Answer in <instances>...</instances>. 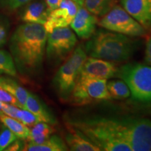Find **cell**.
<instances>
[{
    "instance_id": "obj_1",
    "label": "cell",
    "mask_w": 151,
    "mask_h": 151,
    "mask_svg": "<svg viewBox=\"0 0 151 151\" xmlns=\"http://www.w3.org/2000/svg\"><path fill=\"white\" fill-rule=\"evenodd\" d=\"M65 122L67 128L81 132L100 150H151L150 119L67 115Z\"/></svg>"
},
{
    "instance_id": "obj_2",
    "label": "cell",
    "mask_w": 151,
    "mask_h": 151,
    "mask_svg": "<svg viewBox=\"0 0 151 151\" xmlns=\"http://www.w3.org/2000/svg\"><path fill=\"white\" fill-rule=\"evenodd\" d=\"M48 32L43 24L25 22L13 33L9 48L16 69L26 76H35L42 70Z\"/></svg>"
},
{
    "instance_id": "obj_3",
    "label": "cell",
    "mask_w": 151,
    "mask_h": 151,
    "mask_svg": "<svg viewBox=\"0 0 151 151\" xmlns=\"http://www.w3.org/2000/svg\"><path fill=\"white\" fill-rule=\"evenodd\" d=\"M88 55L113 62L128 61L139 48V41L107 29H99L84 46Z\"/></svg>"
},
{
    "instance_id": "obj_4",
    "label": "cell",
    "mask_w": 151,
    "mask_h": 151,
    "mask_svg": "<svg viewBox=\"0 0 151 151\" xmlns=\"http://www.w3.org/2000/svg\"><path fill=\"white\" fill-rule=\"evenodd\" d=\"M88 58L82 44L73 50L52 79V86L62 102L69 101L83 65Z\"/></svg>"
},
{
    "instance_id": "obj_5",
    "label": "cell",
    "mask_w": 151,
    "mask_h": 151,
    "mask_svg": "<svg viewBox=\"0 0 151 151\" xmlns=\"http://www.w3.org/2000/svg\"><path fill=\"white\" fill-rule=\"evenodd\" d=\"M129 87L132 99L151 102V66L131 62L119 67L117 76Z\"/></svg>"
},
{
    "instance_id": "obj_6",
    "label": "cell",
    "mask_w": 151,
    "mask_h": 151,
    "mask_svg": "<svg viewBox=\"0 0 151 151\" xmlns=\"http://www.w3.org/2000/svg\"><path fill=\"white\" fill-rule=\"evenodd\" d=\"M111 99L107 80L79 75L69 101L75 106H85Z\"/></svg>"
},
{
    "instance_id": "obj_7",
    "label": "cell",
    "mask_w": 151,
    "mask_h": 151,
    "mask_svg": "<svg viewBox=\"0 0 151 151\" xmlns=\"http://www.w3.org/2000/svg\"><path fill=\"white\" fill-rule=\"evenodd\" d=\"M103 29L127 37H137L146 35L147 30L132 17L121 5L116 4L98 22Z\"/></svg>"
},
{
    "instance_id": "obj_8",
    "label": "cell",
    "mask_w": 151,
    "mask_h": 151,
    "mask_svg": "<svg viewBox=\"0 0 151 151\" xmlns=\"http://www.w3.org/2000/svg\"><path fill=\"white\" fill-rule=\"evenodd\" d=\"M78 42L72 29L59 27L48 33L46 46L47 59L52 65H59L71 55Z\"/></svg>"
},
{
    "instance_id": "obj_9",
    "label": "cell",
    "mask_w": 151,
    "mask_h": 151,
    "mask_svg": "<svg viewBox=\"0 0 151 151\" xmlns=\"http://www.w3.org/2000/svg\"><path fill=\"white\" fill-rule=\"evenodd\" d=\"M79 6L73 0H63L58 8L50 11L43 24L47 32H51L56 28L70 25Z\"/></svg>"
},
{
    "instance_id": "obj_10",
    "label": "cell",
    "mask_w": 151,
    "mask_h": 151,
    "mask_svg": "<svg viewBox=\"0 0 151 151\" xmlns=\"http://www.w3.org/2000/svg\"><path fill=\"white\" fill-rule=\"evenodd\" d=\"M118 69L113 62L89 57L83 65L79 75L108 80L117 76Z\"/></svg>"
},
{
    "instance_id": "obj_11",
    "label": "cell",
    "mask_w": 151,
    "mask_h": 151,
    "mask_svg": "<svg viewBox=\"0 0 151 151\" xmlns=\"http://www.w3.org/2000/svg\"><path fill=\"white\" fill-rule=\"evenodd\" d=\"M97 23V16L90 13L83 6H79L70 26L76 35L80 39L88 40L95 32Z\"/></svg>"
},
{
    "instance_id": "obj_12",
    "label": "cell",
    "mask_w": 151,
    "mask_h": 151,
    "mask_svg": "<svg viewBox=\"0 0 151 151\" xmlns=\"http://www.w3.org/2000/svg\"><path fill=\"white\" fill-rule=\"evenodd\" d=\"M120 5L146 30L151 28V0H120Z\"/></svg>"
},
{
    "instance_id": "obj_13",
    "label": "cell",
    "mask_w": 151,
    "mask_h": 151,
    "mask_svg": "<svg viewBox=\"0 0 151 151\" xmlns=\"http://www.w3.org/2000/svg\"><path fill=\"white\" fill-rule=\"evenodd\" d=\"M50 11L43 0L32 1L26 4L21 14V19L24 22L44 24Z\"/></svg>"
},
{
    "instance_id": "obj_14",
    "label": "cell",
    "mask_w": 151,
    "mask_h": 151,
    "mask_svg": "<svg viewBox=\"0 0 151 151\" xmlns=\"http://www.w3.org/2000/svg\"><path fill=\"white\" fill-rule=\"evenodd\" d=\"M24 109L34 113L40 122H46L51 125L56 124L55 117L47 106L36 94L29 92Z\"/></svg>"
},
{
    "instance_id": "obj_15",
    "label": "cell",
    "mask_w": 151,
    "mask_h": 151,
    "mask_svg": "<svg viewBox=\"0 0 151 151\" xmlns=\"http://www.w3.org/2000/svg\"><path fill=\"white\" fill-rule=\"evenodd\" d=\"M69 132L65 136V141L69 150L100 151V149L78 130L68 128Z\"/></svg>"
},
{
    "instance_id": "obj_16",
    "label": "cell",
    "mask_w": 151,
    "mask_h": 151,
    "mask_svg": "<svg viewBox=\"0 0 151 151\" xmlns=\"http://www.w3.org/2000/svg\"><path fill=\"white\" fill-rule=\"evenodd\" d=\"M22 150L27 151H67L69 150L67 143L62 138L56 135L50 136L40 144L26 143Z\"/></svg>"
},
{
    "instance_id": "obj_17",
    "label": "cell",
    "mask_w": 151,
    "mask_h": 151,
    "mask_svg": "<svg viewBox=\"0 0 151 151\" xmlns=\"http://www.w3.org/2000/svg\"><path fill=\"white\" fill-rule=\"evenodd\" d=\"M0 88L5 90L16 98L20 105V109L24 108L29 92L27 91L17 81L9 77L0 76Z\"/></svg>"
},
{
    "instance_id": "obj_18",
    "label": "cell",
    "mask_w": 151,
    "mask_h": 151,
    "mask_svg": "<svg viewBox=\"0 0 151 151\" xmlns=\"http://www.w3.org/2000/svg\"><path fill=\"white\" fill-rule=\"evenodd\" d=\"M53 132L54 129L51 124L46 122H39L32 126V128L30 129L29 135L28 136L26 141L29 143L40 144L48 139Z\"/></svg>"
},
{
    "instance_id": "obj_19",
    "label": "cell",
    "mask_w": 151,
    "mask_h": 151,
    "mask_svg": "<svg viewBox=\"0 0 151 151\" xmlns=\"http://www.w3.org/2000/svg\"><path fill=\"white\" fill-rule=\"evenodd\" d=\"M118 0H84L83 6L94 16L101 17L117 4Z\"/></svg>"
},
{
    "instance_id": "obj_20",
    "label": "cell",
    "mask_w": 151,
    "mask_h": 151,
    "mask_svg": "<svg viewBox=\"0 0 151 151\" xmlns=\"http://www.w3.org/2000/svg\"><path fill=\"white\" fill-rule=\"evenodd\" d=\"M0 122H2L3 124L14 133L18 139L26 140L29 135L30 129L20 120L3 114L0 116Z\"/></svg>"
},
{
    "instance_id": "obj_21",
    "label": "cell",
    "mask_w": 151,
    "mask_h": 151,
    "mask_svg": "<svg viewBox=\"0 0 151 151\" xmlns=\"http://www.w3.org/2000/svg\"><path fill=\"white\" fill-rule=\"evenodd\" d=\"M107 89L111 99L122 100L131 95L129 87L122 79L109 81L107 83Z\"/></svg>"
},
{
    "instance_id": "obj_22",
    "label": "cell",
    "mask_w": 151,
    "mask_h": 151,
    "mask_svg": "<svg viewBox=\"0 0 151 151\" xmlns=\"http://www.w3.org/2000/svg\"><path fill=\"white\" fill-rule=\"evenodd\" d=\"M17 76V69L14 59L9 52L0 50V75Z\"/></svg>"
},
{
    "instance_id": "obj_23",
    "label": "cell",
    "mask_w": 151,
    "mask_h": 151,
    "mask_svg": "<svg viewBox=\"0 0 151 151\" xmlns=\"http://www.w3.org/2000/svg\"><path fill=\"white\" fill-rule=\"evenodd\" d=\"M17 120H20L24 124L28 127H32L38 122H39V118L34 113L24 109L18 108L16 111Z\"/></svg>"
},
{
    "instance_id": "obj_24",
    "label": "cell",
    "mask_w": 151,
    "mask_h": 151,
    "mask_svg": "<svg viewBox=\"0 0 151 151\" xmlns=\"http://www.w3.org/2000/svg\"><path fill=\"white\" fill-rule=\"evenodd\" d=\"M17 139H18L17 136L4 124L0 131V151L5 150V149Z\"/></svg>"
},
{
    "instance_id": "obj_25",
    "label": "cell",
    "mask_w": 151,
    "mask_h": 151,
    "mask_svg": "<svg viewBox=\"0 0 151 151\" xmlns=\"http://www.w3.org/2000/svg\"><path fill=\"white\" fill-rule=\"evenodd\" d=\"M32 1L33 0H0V7L3 10L12 12Z\"/></svg>"
},
{
    "instance_id": "obj_26",
    "label": "cell",
    "mask_w": 151,
    "mask_h": 151,
    "mask_svg": "<svg viewBox=\"0 0 151 151\" xmlns=\"http://www.w3.org/2000/svg\"><path fill=\"white\" fill-rule=\"evenodd\" d=\"M10 21L4 15L0 14V46L6 42L10 30Z\"/></svg>"
},
{
    "instance_id": "obj_27",
    "label": "cell",
    "mask_w": 151,
    "mask_h": 151,
    "mask_svg": "<svg viewBox=\"0 0 151 151\" xmlns=\"http://www.w3.org/2000/svg\"><path fill=\"white\" fill-rule=\"evenodd\" d=\"M0 101L4 103L9 104H12L20 108V105L19 104L18 101L14 96L9 93L5 90L2 89L0 88Z\"/></svg>"
},
{
    "instance_id": "obj_28",
    "label": "cell",
    "mask_w": 151,
    "mask_h": 151,
    "mask_svg": "<svg viewBox=\"0 0 151 151\" xmlns=\"http://www.w3.org/2000/svg\"><path fill=\"white\" fill-rule=\"evenodd\" d=\"M144 61L147 65L151 66V35H147L146 38Z\"/></svg>"
},
{
    "instance_id": "obj_29",
    "label": "cell",
    "mask_w": 151,
    "mask_h": 151,
    "mask_svg": "<svg viewBox=\"0 0 151 151\" xmlns=\"http://www.w3.org/2000/svg\"><path fill=\"white\" fill-rule=\"evenodd\" d=\"M18 109V107L16 106L9 104L6 103H4L1 111H2V112L4 113L5 115H6V116H10L11 118H15L17 120L16 111Z\"/></svg>"
},
{
    "instance_id": "obj_30",
    "label": "cell",
    "mask_w": 151,
    "mask_h": 151,
    "mask_svg": "<svg viewBox=\"0 0 151 151\" xmlns=\"http://www.w3.org/2000/svg\"><path fill=\"white\" fill-rule=\"evenodd\" d=\"M24 144L25 143H24L22 141V139H17L16 140H15L14 142L11 143L9 146L5 149L6 151H19V150H22L24 148Z\"/></svg>"
},
{
    "instance_id": "obj_31",
    "label": "cell",
    "mask_w": 151,
    "mask_h": 151,
    "mask_svg": "<svg viewBox=\"0 0 151 151\" xmlns=\"http://www.w3.org/2000/svg\"><path fill=\"white\" fill-rule=\"evenodd\" d=\"M63 0H44L47 7L50 11L58 8Z\"/></svg>"
},
{
    "instance_id": "obj_32",
    "label": "cell",
    "mask_w": 151,
    "mask_h": 151,
    "mask_svg": "<svg viewBox=\"0 0 151 151\" xmlns=\"http://www.w3.org/2000/svg\"><path fill=\"white\" fill-rule=\"evenodd\" d=\"M73 1H75L77 4H78V6H83V3H84V0H73Z\"/></svg>"
},
{
    "instance_id": "obj_33",
    "label": "cell",
    "mask_w": 151,
    "mask_h": 151,
    "mask_svg": "<svg viewBox=\"0 0 151 151\" xmlns=\"http://www.w3.org/2000/svg\"><path fill=\"white\" fill-rule=\"evenodd\" d=\"M3 104H4V102H1V101H0V111H1V109H2Z\"/></svg>"
},
{
    "instance_id": "obj_34",
    "label": "cell",
    "mask_w": 151,
    "mask_h": 151,
    "mask_svg": "<svg viewBox=\"0 0 151 151\" xmlns=\"http://www.w3.org/2000/svg\"><path fill=\"white\" fill-rule=\"evenodd\" d=\"M3 114H4V113L2 112V111H0V116H1V115H3Z\"/></svg>"
}]
</instances>
